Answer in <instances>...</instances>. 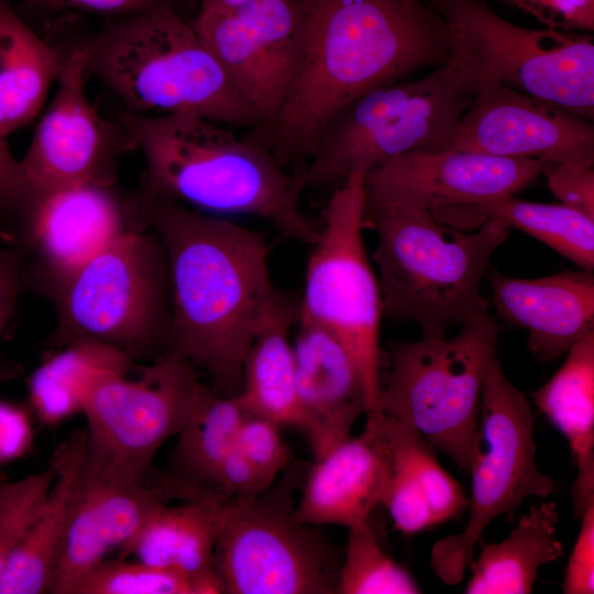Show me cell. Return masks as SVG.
<instances>
[{"label":"cell","mask_w":594,"mask_h":594,"mask_svg":"<svg viewBox=\"0 0 594 594\" xmlns=\"http://www.w3.org/2000/svg\"><path fill=\"white\" fill-rule=\"evenodd\" d=\"M300 2L305 54L295 85L275 117L245 136L299 170L342 108L376 87L442 66L448 50L446 22L424 0Z\"/></svg>","instance_id":"cell-1"},{"label":"cell","mask_w":594,"mask_h":594,"mask_svg":"<svg viewBox=\"0 0 594 594\" xmlns=\"http://www.w3.org/2000/svg\"><path fill=\"white\" fill-rule=\"evenodd\" d=\"M142 221L168 263L167 351L209 374L217 394L238 395L254 339L287 300L272 283L265 237L163 196L142 206Z\"/></svg>","instance_id":"cell-2"},{"label":"cell","mask_w":594,"mask_h":594,"mask_svg":"<svg viewBox=\"0 0 594 594\" xmlns=\"http://www.w3.org/2000/svg\"><path fill=\"white\" fill-rule=\"evenodd\" d=\"M120 121L146 163L141 206L168 197L208 212L257 217L289 239L316 241L318 224L300 209L296 174L262 145L193 112L125 111Z\"/></svg>","instance_id":"cell-3"},{"label":"cell","mask_w":594,"mask_h":594,"mask_svg":"<svg viewBox=\"0 0 594 594\" xmlns=\"http://www.w3.org/2000/svg\"><path fill=\"white\" fill-rule=\"evenodd\" d=\"M364 227L377 244L383 316L416 323L424 338H444L453 326L492 319L481 294L493 253L510 229L488 219L474 232L449 227L430 210L366 197Z\"/></svg>","instance_id":"cell-4"},{"label":"cell","mask_w":594,"mask_h":594,"mask_svg":"<svg viewBox=\"0 0 594 594\" xmlns=\"http://www.w3.org/2000/svg\"><path fill=\"white\" fill-rule=\"evenodd\" d=\"M79 45L87 76L111 89L127 111L193 112L250 129L262 123L193 24L167 0L103 25Z\"/></svg>","instance_id":"cell-5"},{"label":"cell","mask_w":594,"mask_h":594,"mask_svg":"<svg viewBox=\"0 0 594 594\" xmlns=\"http://www.w3.org/2000/svg\"><path fill=\"white\" fill-rule=\"evenodd\" d=\"M448 32L443 73L471 95L497 82L594 119L593 36L529 29L493 11L484 0H437Z\"/></svg>","instance_id":"cell-6"},{"label":"cell","mask_w":594,"mask_h":594,"mask_svg":"<svg viewBox=\"0 0 594 594\" xmlns=\"http://www.w3.org/2000/svg\"><path fill=\"white\" fill-rule=\"evenodd\" d=\"M48 299L57 315L47 341L51 349L94 341L120 350L134 362H153L168 350V263L151 228L119 237Z\"/></svg>","instance_id":"cell-7"},{"label":"cell","mask_w":594,"mask_h":594,"mask_svg":"<svg viewBox=\"0 0 594 594\" xmlns=\"http://www.w3.org/2000/svg\"><path fill=\"white\" fill-rule=\"evenodd\" d=\"M471 101L442 66L361 95L326 125L314 155L296 174L301 190H334L350 175L365 177L400 154L449 148Z\"/></svg>","instance_id":"cell-8"},{"label":"cell","mask_w":594,"mask_h":594,"mask_svg":"<svg viewBox=\"0 0 594 594\" xmlns=\"http://www.w3.org/2000/svg\"><path fill=\"white\" fill-rule=\"evenodd\" d=\"M497 337L492 318L465 326L452 338L391 343L375 410L408 419L432 448L468 472L484 374Z\"/></svg>","instance_id":"cell-9"},{"label":"cell","mask_w":594,"mask_h":594,"mask_svg":"<svg viewBox=\"0 0 594 594\" xmlns=\"http://www.w3.org/2000/svg\"><path fill=\"white\" fill-rule=\"evenodd\" d=\"M535 419L525 394L507 378L495 353L484 374L468 470L472 479L468 520L462 531L439 539L430 552V566L444 584L463 580L475 546L496 517L529 497L543 498L557 491V482L537 466Z\"/></svg>","instance_id":"cell-10"},{"label":"cell","mask_w":594,"mask_h":594,"mask_svg":"<svg viewBox=\"0 0 594 594\" xmlns=\"http://www.w3.org/2000/svg\"><path fill=\"white\" fill-rule=\"evenodd\" d=\"M364 207V177L352 174L321 209L297 315L326 328L345 348L363 383L367 414L380 396L383 309L363 241Z\"/></svg>","instance_id":"cell-11"},{"label":"cell","mask_w":594,"mask_h":594,"mask_svg":"<svg viewBox=\"0 0 594 594\" xmlns=\"http://www.w3.org/2000/svg\"><path fill=\"white\" fill-rule=\"evenodd\" d=\"M300 470L254 497H229L213 551L224 593H337L338 554L317 526L294 518Z\"/></svg>","instance_id":"cell-12"},{"label":"cell","mask_w":594,"mask_h":594,"mask_svg":"<svg viewBox=\"0 0 594 594\" xmlns=\"http://www.w3.org/2000/svg\"><path fill=\"white\" fill-rule=\"evenodd\" d=\"M127 375L100 383L88 397L87 460L127 477L147 481L160 448L190 419L206 386L194 365L167 351Z\"/></svg>","instance_id":"cell-13"},{"label":"cell","mask_w":594,"mask_h":594,"mask_svg":"<svg viewBox=\"0 0 594 594\" xmlns=\"http://www.w3.org/2000/svg\"><path fill=\"white\" fill-rule=\"evenodd\" d=\"M191 24L262 123L271 121L292 91L304 59L300 0L199 9Z\"/></svg>","instance_id":"cell-14"},{"label":"cell","mask_w":594,"mask_h":594,"mask_svg":"<svg viewBox=\"0 0 594 594\" xmlns=\"http://www.w3.org/2000/svg\"><path fill=\"white\" fill-rule=\"evenodd\" d=\"M146 229L140 196L112 186L79 185L31 200L10 231L25 252L24 289L50 298L67 279L122 234Z\"/></svg>","instance_id":"cell-15"},{"label":"cell","mask_w":594,"mask_h":594,"mask_svg":"<svg viewBox=\"0 0 594 594\" xmlns=\"http://www.w3.org/2000/svg\"><path fill=\"white\" fill-rule=\"evenodd\" d=\"M87 77L80 45L62 51L57 91L20 160L29 202L73 186L114 185L119 156L134 148L120 119L102 118L90 103Z\"/></svg>","instance_id":"cell-16"},{"label":"cell","mask_w":594,"mask_h":594,"mask_svg":"<svg viewBox=\"0 0 594 594\" xmlns=\"http://www.w3.org/2000/svg\"><path fill=\"white\" fill-rule=\"evenodd\" d=\"M450 147L593 167L594 124L551 102L486 82L474 89Z\"/></svg>","instance_id":"cell-17"},{"label":"cell","mask_w":594,"mask_h":594,"mask_svg":"<svg viewBox=\"0 0 594 594\" xmlns=\"http://www.w3.org/2000/svg\"><path fill=\"white\" fill-rule=\"evenodd\" d=\"M544 164L451 147L413 151L367 174L365 194L433 211L515 195L542 174Z\"/></svg>","instance_id":"cell-18"},{"label":"cell","mask_w":594,"mask_h":594,"mask_svg":"<svg viewBox=\"0 0 594 594\" xmlns=\"http://www.w3.org/2000/svg\"><path fill=\"white\" fill-rule=\"evenodd\" d=\"M184 495L174 477L139 481L87 460L82 468L70 524L51 593L69 594L73 586L123 548L172 495Z\"/></svg>","instance_id":"cell-19"},{"label":"cell","mask_w":594,"mask_h":594,"mask_svg":"<svg viewBox=\"0 0 594 594\" xmlns=\"http://www.w3.org/2000/svg\"><path fill=\"white\" fill-rule=\"evenodd\" d=\"M391 452L375 411L361 435L344 438L310 469L294 518L301 524L348 529L369 522L382 504L391 474Z\"/></svg>","instance_id":"cell-20"},{"label":"cell","mask_w":594,"mask_h":594,"mask_svg":"<svg viewBox=\"0 0 594 594\" xmlns=\"http://www.w3.org/2000/svg\"><path fill=\"white\" fill-rule=\"evenodd\" d=\"M296 323L292 346L302 430L317 460L346 438L366 413L365 392L354 362L336 336L298 315Z\"/></svg>","instance_id":"cell-21"},{"label":"cell","mask_w":594,"mask_h":594,"mask_svg":"<svg viewBox=\"0 0 594 594\" xmlns=\"http://www.w3.org/2000/svg\"><path fill=\"white\" fill-rule=\"evenodd\" d=\"M501 319L528 331L527 346L540 361H552L594 333L593 271L563 272L540 278L490 274Z\"/></svg>","instance_id":"cell-22"},{"label":"cell","mask_w":594,"mask_h":594,"mask_svg":"<svg viewBox=\"0 0 594 594\" xmlns=\"http://www.w3.org/2000/svg\"><path fill=\"white\" fill-rule=\"evenodd\" d=\"M86 454L85 429L76 430L55 449L50 460L54 482L42 510L2 572L0 594L51 593Z\"/></svg>","instance_id":"cell-23"},{"label":"cell","mask_w":594,"mask_h":594,"mask_svg":"<svg viewBox=\"0 0 594 594\" xmlns=\"http://www.w3.org/2000/svg\"><path fill=\"white\" fill-rule=\"evenodd\" d=\"M228 501L221 493L209 491L179 505L165 503L122 551L141 562L204 582L212 594L224 593L215 571L213 551Z\"/></svg>","instance_id":"cell-24"},{"label":"cell","mask_w":594,"mask_h":594,"mask_svg":"<svg viewBox=\"0 0 594 594\" xmlns=\"http://www.w3.org/2000/svg\"><path fill=\"white\" fill-rule=\"evenodd\" d=\"M566 353L534 399L569 443L578 470L571 486L573 509L581 517L594 505V333Z\"/></svg>","instance_id":"cell-25"},{"label":"cell","mask_w":594,"mask_h":594,"mask_svg":"<svg viewBox=\"0 0 594 594\" xmlns=\"http://www.w3.org/2000/svg\"><path fill=\"white\" fill-rule=\"evenodd\" d=\"M559 513L552 502L532 505L501 542L480 540V554L472 560L466 594H528L538 571L564 556L557 538Z\"/></svg>","instance_id":"cell-26"},{"label":"cell","mask_w":594,"mask_h":594,"mask_svg":"<svg viewBox=\"0 0 594 594\" xmlns=\"http://www.w3.org/2000/svg\"><path fill=\"white\" fill-rule=\"evenodd\" d=\"M62 51L42 40L0 0V135L25 127L41 110L57 79Z\"/></svg>","instance_id":"cell-27"},{"label":"cell","mask_w":594,"mask_h":594,"mask_svg":"<svg viewBox=\"0 0 594 594\" xmlns=\"http://www.w3.org/2000/svg\"><path fill=\"white\" fill-rule=\"evenodd\" d=\"M431 213L440 222L460 230L497 219L509 229L538 239L582 270H594V219L562 204L530 202L508 195L439 208Z\"/></svg>","instance_id":"cell-28"},{"label":"cell","mask_w":594,"mask_h":594,"mask_svg":"<svg viewBox=\"0 0 594 594\" xmlns=\"http://www.w3.org/2000/svg\"><path fill=\"white\" fill-rule=\"evenodd\" d=\"M298 306L288 299L254 339L237 395L245 414L302 430L289 329Z\"/></svg>","instance_id":"cell-29"},{"label":"cell","mask_w":594,"mask_h":594,"mask_svg":"<svg viewBox=\"0 0 594 594\" xmlns=\"http://www.w3.org/2000/svg\"><path fill=\"white\" fill-rule=\"evenodd\" d=\"M135 362L110 345L80 341L57 349L28 381L30 402L38 418L57 424L82 413L84 406L103 381L127 375Z\"/></svg>","instance_id":"cell-30"},{"label":"cell","mask_w":594,"mask_h":594,"mask_svg":"<svg viewBox=\"0 0 594 594\" xmlns=\"http://www.w3.org/2000/svg\"><path fill=\"white\" fill-rule=\"evenodd\" d=\"M244 417L237 395H220L206 387L190 419L176 436L174 460L182 472L178 477L212 490L220 463L237 446Z\"/></svg>","instance_id":"cell-31"},{"label":"cell","mask_w":594,"mask_h":594,"mask_svg":"<svg viewBox=\"0 0 594 594\" xmlns=\"http://www.w3.org/2000/svg\"><path fill=\"white\" fill-rule=\"evenodd\" d=\"M375 413L393 460L405 469L424 494L436 524L458 517L468 507V496L460 483L440 465L433 448L408 419Z\"/></svg>","instance_id":"cell-32"},{"label":"cell","mask_w":594,"mask_h":594,"mask_svg":"<svg viewBox=\"0 0 594 594\" xmlns=\"http://www.w3.org/2000/svg\"><path fill=\"white\" fill-rule=\"evenodd\" d=\"M341 562L339 594H416L420 592L410 573L380 546L370 522L352 527Z\"/></svg>","instance_id":"cell-33"},{"label":"cell","mask_w":594,"mask_h":594,"mask_svg":"<svg viewBox=\"0 0 594 594\" xmlns=\"http://www.w3.org/2000/svg\"><path fill=\"white\" fill-rule=\"evenodd\" d=\"M69 594H212L204 582L139 560L102 561Z\"/></svg>","instance_id":"cell-34"},{"label":"cell","mask_w":594,"mask_h":594,"mask_svg":"<svg viewBox=\"0 0 594 594\" xmlns=\"http://www.w3.org/2000/svg\"><path fill=\"white\" fill-rule=\"evenodd\" d=\"M54 477L51 465L16 481L0 473V578L42 510Z\"/></svg>","instance_id":"cell-35"},{"label":"cell","mask_w":594,"mask_h":594,"mask_svg":"<svg viewBox=\"0 0 594 594\" xmlns=\"http://www.w3.org/2000/svg\"><path fill=\"white\" fill-rule=\"evenodd\" d=\"M278 429L266 419L245 414L237 441V448L273 481L292 459Z\"/></svg>","instance_id":"cell-36"},{"label":"cell","mask_w":594,"mask_h":594,"mask_svg":"<svg viewBox=\"0 0 594 594\" xmlns=\"http://www.w3.org/2000/svg\"><path fill=\"white\" fill-rule=\"evenodd\" d=\"M25 252L19 240L0 224V337L12 330L19 297L24 290Z\"/></svg>","instance_id":"cell-37"},{"label":"cell","mask_w":594,"mask_h":594,"mask_svg":"<svg viewBox=\"0 0 594 594\" xmlns=\"http://www.w3.org/2000/svg\"><path fill=\"white\" fill-rule=\"evenodd\" d=\"M547 184L562 205L594 219V169L571 164L546 163Z\"/></svg>","instance_id":"cell-38"},{"label":"cell","mask_w":594,"mask_h":594,"mask_svg":"<svg viewBox=\"0 0 594 594\" xmlns=\"http://www.w3.org/2000/svg\"><path fill=\"white\" fill-rule=\"evenodd\" d=\"M548 29L594 31V0H507Z\"/></svg>","instance_id":"cell-39"},{"label":"cell","mask_w":594,"mask_h":594,"mask_svg":"<svg viewBox=\"0 0 594 594\" xmlns=\"http://www.w3.org/2000/svg\"><path fill=\"white\" fill-rule=\"evenodd\" d=\"M273 483L235 446L220 463L212 490L227 497L250 498L260 495Z\"/></svg>","instance_id":"cell-40"},{"label":"cell","mask_w":594,"mask_h":594,"mask_svg":"<svg viewBox=\"0 0 594 594\" xmlns=\"http://www.w3.org/2000/svg\"><path fill=\"white\" fill-rule=\"evenodd\" d=\"M580 518V530L563 575L562 591L565 594L594 592V505Z\"/></svg>","instance_id":"cell-41"},{"label":"cell","mask_w":594,"mask_h":594,"mask_svg":"<svg viewBox=\"0 0 594 594\" xmlns=\"http://www.w3.org/2000/svg\"><path fill=\"white\" fill-rule=\"evenodd\" d=\"M28 202L29 191L21 161L12 155L6 139L0 135V215L3 219L1 226L11 230Z\"/></svg>","instance_id":"cell-42"},{"label":"cell","mask_w":594,"mask_h":594,"mask_svg":"<svg viewBox=\"0 0 594 594\" xmlns=\"http://www.w3.org/2000/svg\"><path fill=\"white\" fill-rule=\"evenodd\" d=\"M29 442L30 426L24 413L0 403V461L20 457Z\"/></svg>","instance_id":"cell-43"},{"label":"cell","mask_w":594,"mask_h":594,"mask_svg":"<svg viewBox=\"0 0 594 594\" xmlns=\"http://www.w3.org/2000/svg\"><path fill=\"white\" fill-rule=\"evenodd\" d=\"M52 9H73L89 13L127 16L144 11L158 0H30Z\"/></svg>","instance_id":"cell-44"},{"label":"cell","mask_w":594,"mask_h":594,"mask_svg":"<svg viewBox=\"0 0 594 594\" xmlns=\"http://www.w3.org/2000/svg\"><path fill=\"white\" fill-rule=\"evenodd\" d=\"M23 371L24 367L20 362L0 353V383L21 376Z\"/></svg>","instance_id":"cell-45"},{"label":"cell","mask_w":594,"mask_h":594,"mask_svg":"<svg viewBox=\"0 0 594 594\" xmlns=\"http://www.w3.org/2000/svg\"><path fill=\"white\" fill-rule=\"evenodd\" d=\"M199 9H228L256 0H198Z\"/></svg>","instance_id":"cell-46"}]
</instances>
